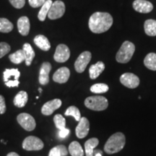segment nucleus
Wrapping results in <instances>:
<instances>
[{"label":"nucleus","instance_id":"nucleus-7","mask_svg":"<svg viewBox=\"0 0 156 156\" xmlns=\"http://www.w3.org/2000/svg\"><path fill=\"white\" fill-rule=\"evenodd\" d=\"M17 121L19 124L26 131L31 132L35 129L36 126V121L31 115L27 113L20 114L17 117Z\"/></svg>","mask_w":156,"mask_h":156},{"label":"nucleus","instance_id":"nucleus-38","mask_svg":"<svg viewBox=\"0 0 156 156\" xmlns=\"http://www.w3.org/2000/svg\"><path fill=\"white\" fill-rule=\"evenodd\" d=\"M94 156H102V151L100 150H96L94 151Z\"/></svg>","mask_w":156,"mask_h":156},{"label":"nucleus","instance_id":"nucleus-24","mask_svg":"<svg viewBox=\"0 0 156 156\" xmlns=\"http://www.w3.org/2000/svg\"><path fill=\"white\" fill-rule=\"evenodd\" d=\"M145 34L149 36H156V20H147L144 24Z\"/></svg>","mask_w":156,"mask_h":156},{"label":"nucleus","instance_id":"nucleus-28","mask_svg":"<svg viewBox=\"0 0 156 156\" xmlns=\"http://www.w3.org/2000/svg\"><path fill=\"white\" fill-rule=\"evenodd\" d=\"M9 60L14 64H19L22 63L23 62H24L25 60V54H24V52H23V49L17 50V51L15 52V53L10 54V55L9 56Z\"/></svg>","mask_w":156,"mask_h":156},{"label":"nucleus","instance_id":"nucleus-31","mask_svg":"<svg viewBox=\"0 0 156 156\" xmlns=\"http://www.w3.org/2000/svg\"><path fill=\"white\" fill-rule=\"evenodd\" d=\"M108 90H109L108 86L106 85V84H104V83H97L90 87L91 92L94 93H98V94L108 92Z\"/></svg>","mask_w":156,"mask_h":156},{"label":"nucleus","instance_id":"nucleus-17","mask_svg":"<svg viewBox=\"0 0 156 156\" xmlns=\"http://www.w3.org/2000/svg\"><path fill=\"white\" fill-rule=\"evenodd\" d=\"M30 20L26 16L20 17L17 20V28L19 33L23 36H28L30 32Z\"/></svg>","mask_w":156,"mask_h":156},{"label":"nucleus","instance_id":"nucleus-3","mask_svg":"<svg viewBox=\"0 0 156 156\" xmlns=\"http://www.w3.org/2000/svg\"><path fill=\"white\" fill-rule=\"evenodd\" d=\"M135 51V46L130 41H124L117 52L116 59L119 63L125 64L130 61Z\"/></svg>","mask_w":156,"mask_h":156},{"label":"nucleus","instance_id":"nucleus-25","mask_svg":"<svg viewBox=\"0 0 156 156\" xmlns=\"http://www.w3.org/2000/svg\"><path fill=\"white\" fill-rule=\"evenodd\" d=\"M144 64L147 69L156 71V54H148L144 59Z\"/></svg>","mask_w":156,"mask_h":156},{"label":"nucleus","instance_id":"nucleus-33","mask_svg":"<svg viewBox=\"0 0 156 156\" xmlns=\"http://www.w3.org/2000/svg\"><path fill=\"white\" fill-rule=\"evenodd\" d=\"M10 46L5 42L0 43V58L5 56L6 54H8L10 51Z\"/></svg>","mask_w":156,"mask_h":156},{"label":"nucleus","instance_id":"nucleus-20","mask_svg":"<svg viewBox=\"0 0 156 156\" xmlns=\"http://www.w3.org/2000/svg\"><path fill=\"white\" fill-rule=\"evenodd\" d=\"M23 52H24L25 57V64H26L27 66H30L31 63H32L33 59H34L35 57V55H36L34 48H32V46H30V44L25 43V44L23 45Z\"/></svg>","mask_w":156,"mask_h":156},{"label":"nucleus","instance_id":"nucleus-10","mask_svg":"<svg viewBox=\"0 0 156 156\" xmlns=\"http://www.w3.org/2000/svg\"><path fill=\"white\" fill-rule=\"evenodd\" d=\"M120 82L128 88L134 89L140 85V79L133 73H124L120 77Z\"/></svg>","mask_w":156,"mask_h":156},{"label":"nucleus","instance_id":"nucleus-9","mask_svg":"<svg viewBox=\"0 0 156 156\" xmlns=\"http://www.w3.org/2000/svg\"><path fill=\"white\" fill-rule=\"evenodd\" d=\"M92 55L90 51H84L78 56L75 62V70L78 73H82L86 69L87 64L90 62Z\"/></svg>","mask_w":156,"mask_h":156},{"label":"nucleus","instance_id":"nucleus-22","mask_svg":"<svg viewBox=\"0 0 156 156\" xmlns=\"http://www.w3.org/2000/svg\"><path fill=\"white\" fill-rule=\"evenodd\" d=\"M28 93L25 92V91H20L14 98L13 103H14L15 106L18 107V108H23L28 102Z\"/></svg>","mask_w":156,"mask_h":156},{"label":"nucleus","instance_id":"nucleus-8","mask_svg":"<svg viewBox=\"0 0 156 156\" xmlns=\"http://www.w3.org/2000/svg\"><path fill=\"white\" fill-rule=\"evenodd\" d=\"M65 12V5L62 1L57 0L52 3L48 11V17L50 20H56L63 16Z\"/></svg>","mask_w":156,"mask_h":156},{"label":"nucleus","instance_id":"nucleus-14","mask_svg":"<svg viewBox=\"0 0 156 156\" xmlns=\"http://www.w3.org/2000/svg\"><path fill=\"white\" fill-rule=\"evenodd\" d=\"M51 70V64L49 62H44L42 64L39 73L38 80L41 85H46L49 83V73Z\"/></svg>","mask_w":156,"mask_h":156},{"label":"nucleus","instance_id":"nucleus-29","mask_svg":"<svg viewBox=\"0 0 156 156\" xmlns=\"http://www.w3.org/2000/svg\"><path fill=\"white\" fill-rule=\"evenodd\" d=\"M13 24L7 18H0V32L4 34L11 32L13 30Z\"/></svg>","mask_w":156,"mask_h":156},{"label":"nucleus","instance_id":"nucleus-12","mask_svg":"<svg viewBox=\"0 0 156 156\" xmlns=\"http://www.w3.org/2000/svg\"><path fill=\"white\" fill-rule=\"evenodd\" d=\"M62 104V101L60 99L56 98L54 100L49 101L46 102L41 108V113L42 114L45 116H49L51 115L53 113L59 108Z\"/></svg>","mask_w":156,"mask_h":156},{"label":"nucleus","instance_id":"nucleus-30","mask_svg":"<svg viewBox=\"0 0 156 156\" xmlns=\"http://www.w3.org/2000/svg\"><path fill=\"white\" fill-rule=\"evenodd\" d=\"M65 116H73L74 118L75 119L76 121L79 122L81 119V114H80V112L78 109V108L75 106H71L68 108L67 110H66L65 113H64Z\"/></svg>","mask_w":156,"mask_h":156},{"label":"nucleus","instance_id":"nucleus-18","mask_svg":"<svg viewBox=\"0 0 156 156\" xmlns=\"http://www.w3.org/2000/svg\"><path fill=\"white\" fill-rule=\"evenodd\" d=\"M34 42L40 49L44 51H47L51 48L49 41L46 36H43V35L36 36L34 39Z\"/></svg>","mask_w":156,"mask_h":156},{"label":"nucleus","instance_id":"nucleus-26","mask_svg":"<svg viewBox=\"0 0 156 156\" xmlns=\"http://www.w3.org/2000/svg\"><path fill=\"white\" fill-rule=\"evenodd\" d=\"M51 0H46V2L44 4V5L41 7V9L39 11L38 15V18L40 21H44L46 20V17L48 16V11L51 8V6L52 5Z\"/></svg>","mask_w":156,"mask_h":156},{"label":"nucleus","instance_id":"nucleus-21","mask_svg":"<svg viewBox=\"0 0 156 156\" xmlns=\"http://www.w3.org/2000/svg\"><path fill=\"white\" fill-rule=\"evenodd\" d=\"M99 144V140L97 138L93 137L87 140L85 143V151L86 156H94L95 148Z\"/></svg>","mask_w":156,"mask_h":156},{"label":"nucleus","instance_id":"nucleus-2","mask_svg":"<svg viewBox=\"0 0 156 156\" xmlns=\"http://www.w3.org/2000/svg\"><path fill=\"white\" fill-rule=\"evenodd\" d=\"M126 143V137L122 132H116L108 138L104 145V151L107 154H114L122 151Z\"/></svg>","mask_w":156,"mask_h":156},{"label":"nucleus","instance_id":"nucleus-37","mask_svg":"<svg viewBox=\"0 0 156 156\" xmlns=\"http://www.w3.org/2000/svg\"><path fill=\"white\" fill-rule=\"evenodd\" d=\"M69 133L70 130L69 129L64 128L63 129L59 130V132H58V136H59L60 138H62V139H64V138H66L68 135H69Z\"/></svg>","mask_w":156,"mask_h":156},{"label":"nucleus","instance_id":"nucleus-15","mask_svg":"<svg viewBox=\"0 0 156 156\" xmlns=\"http://www.w3.org/2000/svg\"><path fill=\"white\" fill-rule=\"evenodd\" d=\"M134 10L140 13H149L153 10V5L146 0H135L133 2Z\"/></svg>","mask_w":156,"mask_h":156},{"label":"nucleus","instance_id":"nucleus-19","mask_svg":"<svg viewBox=\"0 0 156 156\" xmlns=\"http://www.w3.org/2000/svg\"><path fill=\"white\" fill-rule=\"evenodd\" d=\"M105 64L102 62H98L97 63L91 66L89 69V74L90 79L95 80L104 71Z\"/></svg>","mask_w":156,"mask_h":156},{"label":"nucleus","instance_id":"nucleus-1","mask_svg":"<svg viewBox=\"0 0 156 156\" xmlns=\"http://www.w3.org/2000/svg\"><path fill=\"white\" fill-rule=\"evenodd\" d=\"M113 25V17L108 12H97L89 19V28L94 34H102L108 30Z\"/></svg>","mask_w":156,"mask_h":156},{"label":"nucleus","instance_id":"nucleus-11","mask_svg":"<svg viewBox=\"0 0 156 156\" xmlns=\"http://www.w3.org/2000/svg\"><path fill=\"white\" fill-rule=\"evenodd\" d=\"M70 56V51L65 44H59L56 48L54 58L56 62L64 63L69 59Z\"/></svg>","mask_w":156,"mask_h":156},{"label":"nucleus","instance_id":"nucleus-16","mask_svg":"<svg viewBox=\"0 0 156 156\" xmlns=\"http://www.w3.org/2000/svg\"><path fill=\"white\" fill-rule=\"evenodd\" d=\"M70 76V71L67 67H63L56 70L53 75V80L56 83L62 84L67 83Z\"/></svg>","mask_w":156,"mask_h":156},{"label":"nucleus","instance_id":"nucleus-32","mask_svg":"<svg viewBox=\"0 0 156 156\" xmlns=\"http://www.w3.org/2000/svg\"><path fill=\"white\" fill-rule=\"evenodd\" d=\"M54 122L55 124L56 127L59 130L66 128V120L64 116L61 114H56L54 117Z\"/></svg>","mask_w":156,"mask_h":156},{"label":"nucleus","instance_id":"nucleus-34","mask_svg":"<svg viewBox=\"0 0 156 156\" xmlns=\"http://www.w3.org/2000/svg\"><path fill=\"white\" fill-rule=\"evenodd\" d=\"M9 1L11 5L17 9L23 8L25 4V0H9Z\"/></svg>","mask_w":156,"mask_h":156},{"label":"nucleus","instance_id":"nucleus-23","mask_svg":"<svg viewBox=\"0 0 156 156\" xmlns=\"http://www.w3.org/2000/svg\"><path fill=\"white\" fill-rule=\"evenodd\" d=\"M69 153L72 156H84V151L80 144L77 141L70 143L69 146Z\"/></svg>","mask_w":156,"mask_h":156},{"label":"nucleus","instance_id":"nucleus-40","mask_svg":"<svg viewBox=\"0 0 156 156\" xmlns=\"http://www.w3.org/2000/svg\"><path fill=\"white\" fill-rule=\"evenodd\" d=\"M38 91H39V92H40V93H41V92H42V89H41V88H38Z\"/></svg>","mask_w":156,"mask_h":156},{"label":"nucleus","instance_id":"nucleus-27","mask_svg":"<svg viewBox=\"0 0 156 156\" xmlns=\"http://www.w3.org/2000/svg\"><path fill=\"white\" fill-rule=\"evenodd\" d=\"M68 150L63 145H59L52 148L49 152L48 156H67Z\"/></svg>","mask_w":156,"mask_h":156},{"label":"nucleus","instance_id":"nucleus-4","mask_svg":"<svg viewBox=\"0 0 156 156\" xmlns=\"http://www.w3.org/2000/svg\"><path fill=\"white\" fill-rule=\"evenodd\" d=\"M85 106L90 110L101 112L108 108V101L106 98L101 95L90 96L85 100Z\"/></svg>","mask_w":156,"mask_h":156},{"label":"nucleus","instance_id":"nucleus-5","mask_svg":"<svg viewBox=\"0 0 156 156\" xmlns=\"http://www.w3.org/2000/svg\"><path fill=\"white\" fill-rule=\"evenodd\" d=\"M20 73L17 69H7L3 73L5 85L9 87H17L20 84L18 80Z\"/></svg>","mask_w":156,"mask_h":156},{"label":"nucleus","instance_id":"nucleus-6","mask_svg":"<svg viewBox=\"0 0 156 156\" xmlns=\"http://www.w3.org/2000/svg\"><path fill=\"white\" fill-rule=\"evenodd\" d=\"M23 148L25 151H41L44 148V144L38 137L35 136H28L23 142Z\"/></svg>","mask_w":156,"mask_h":156},{"label":"nucleus","instance_id":"nucleus-36","mask_svg":"<svg viewBox=\"0 0 156 156\" xmlns=\"http://www.w3.org/2000/svg\"><path fill=\"white\" fill-rule=\"evenodd\" d=\"M6 112V103L5 98L0 95V114H5Z\"/></svg>","mask_w":156,"mask_h":156},{"label":"nucleus","instance_id":"nucleus-39","mask_svg":"<svg viewBox=\"0 0 156 156\" xmlns=\"http://www.w3.org/2000/svg\"><path fill=\"white\" fill-rule=\"evenodd\" d=\"M7 156H20V155L17 153H15V152H11V153L7 154Z\"/></svg>","mask_w":156,"mask_h":156},{"label":"nucleus","instance_id":"nucleus-35","mask_svg":"<svg viewBox=\"0 0 156 156\" xmlns=\"http://www.w3.org/2000/svg\"><path fill=\"white\" fill-rule=\"evenodd\" d=\"M46 1V0H28V2L31 7L37 8V7H42Z\"/></svg>","mask_w":156,"mask_h":156},{"label":"nucleus","instance_id":"nucleus-13","mask_svg":"<svg viewBox=\"0 0 156 156\" xmlns=\"http://www.w3.org/2000/svg\"><path fill=\"white\" fill-rule=\"evenodd\" d=\"M90 130V122L86 117H81L79 124L76 127V135L80 139H83L88 134Z\"/></svg>","mask_w":156,"mask_h":156}]
</instances>
